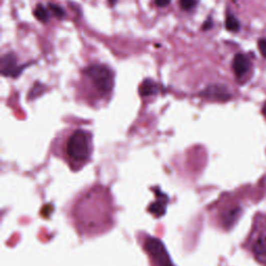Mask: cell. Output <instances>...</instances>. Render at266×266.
I'll list each match as a JSON object with an SVG mask.
<instances>
[{
    "label": "cell",
    "mask_w": 266,
    "mask_h": 266,
    "mask_svg": "<svg viewBox=\"0 0 266 266\" xmlns=\"http://www.w3.org/2000/svg\"><path fill=\"white\" fill-rule=\"evenodd\" d=\"M250 64L248 59L243 54H236L232 63V69L233 72L236 76L241 77L245 75L249 70Z\"/></svg>",
    "instance_id": "8"
},
{
    "label": "cell",
    "mask_w": 266,
    "mask_h": 266,
    "mask_svg": "<svg viewBox=\"0 0 266 266\" xmlns=\"http://www.w3.org/2000/svg\"><path fill=\"white\" fill-rule=\"evenodd\" d=\"M78 230L87 235L101 233L113 223V206L107 192L93 190L82 195L73 208Z\"/></svg>",
    "instance_id": "1"
},
{
    "label": "cell",
    "mask_w": 266,
    "mask_h": 266,
    "mask_svg": "<svg viewBox=\"0 0 266 266\" xmlns=\"http://www.w3.org/2000/svg\"><path fill=\"white\" fill-rule=\"evenodd\" d=\"M144 248L151 258L153 266H174L163 244L156 238L147 237L144 240Z\"/></svg>",
    "instance_id": "5"
},
{
    "label": "cell",
    "mask_w": 266,
    "mask_h": 266,
    "mask_svg": "<svg viewBox=\"0 0 266 266\" xmlns=\"http://www.w3.org/2000/svg\"><path fill=\"white\" fill-rule=\"evenodd\" d=\"M157 92V86L156 83L150 80V79H147L145 80L143 83L141 88H139V94H141L142 96L144 97H147V96H151L153 94H155Z\"/></svg>",
    "instance_id": "9"
},
{
    "label": "cell",
    "mask_w": 266,
    "mask_h": 266,
    "mask_svg": "<svg viewBox=\"0 0 266 266\" xmlns=\"http://www.w3.org/2000/svg\"><path fill=\"white\" fill-rule=\"evenodd\" d=\"M226 29L229 31V32H238L240 29V24H239V21L237 20V18L233 15H229L227 16L226 18Z\"/></svg>",
    "instance_id": "11"
},
{
    "label": "cell",
    "mask_w": 266,
    "mask_h": 266,
    "mask_svg": "<svg viewBox=\"0 0 266 266\" xmlns=\"http://www.w3.org/2000/svg\"><path fill=\"white\" fill-rule=\"evenodd\" d=\"M170 3H171V0H155L156 6L159 8H164L167 5H170Z\"/></svg>",
    "instance_id": "15"
},
{
    "label": "cell",
    "mask_w": 266,
    "mask_h": 266,
    "mask_svg": "<svg viewBox=\"0 0 266 266\" xmlns=\"http://www.w3.org/2000/svg\"><path fill=\"white\" fill-rule=\"evenodd\" d=\"M68 156L76 162H85L90 156L89 135L83 130L75 131L67 144Z\"/></svg>",
    "instance_id": "3"
},
{
    "label": "cell",
    "mask_w": 266,
    "mask_h": 266,
    "mask_svg": "<svg viewBox=\"0 0 266 266\" xmlns=\"http://www.w3.org/2000/svg\"><path fill=\"white\" fill-rule=\"evenodd\" d=\"M108 2H109V4H110L111 6H115V4L118 2V0H108Z\"/></svg>",
    "instance_id": "16"
},
{
    "label": "cell",
    "mask_w": 266,
    "mask_h": 266,
    "mask_svg": "<svg viewBox=\"0 0 266 266\" xmlns=\"http://www.w3.org/2000/svg\"><path fill=\"white\" fill-rule=\"evenodd\" d=\"M258 49L264 58H266V39H261L258 41Z\"/></svg>",
    "instance_id": "14"
},
{
    "label": "cell",
    "mask_w": 266,
    "mask_h": 266,
    "mask_svg": "<svg viewBox=\"0 0 266 266\" xmlns=\"http://www.w3.org/2000/svg\"><path fill=\"white\" fill-rule=\"evenodd\" d=\"M246 247L258 263L266 266V213L256 214Z\"/></svg>",
    "instance_id": "2"
},
{
    "label": "cell",
    "mask_w": 266,
    "mask_h": 266,
    "mask_svg": "<svg viewBox=\"0 0 266 266\" xmlns=\"http://www.w3.org/2000/svg\"><path fill=\"white\" fill-rule=\"evenodd\" d=\"M198 0H180V7L182 10L189 11L197 5Z\"/></svg>",
    "instance_id": "13"
},
{
    "label": "cell",
    "mask_w": 266,
    "mask_h": 266,
    "mask_svg": "<svg viewBox=\"0 0 266 266\" xmlns=\"http://www.w3.org/2000/svg\"><path fill=\"white\" fill-rule=\"evenodd\" d=\"M202 95L203 97L217 101H227L231 98V94L227 91L225 87L221 86L208 87L204 92H202Z\"/></svg>",
    "instance_id": "7"
},
{
    "label": "cell",
    "mask_w": 266,
    "mask_h": 266,
    "mask_svg": "<svg viewBox=\"0 0 266 266\" xmlns=\"http://www.w3.org/2000/svg\"><path fill=\"white\" fill-rule=\"evenodd\" d=\"M263 111H264V114L266 115V103H265V105H264V107H263Z\"/></svg>",
    "instance_id": "17"
},
{
    "label": "cell",
    "mask_w": 266,
    "mask_h": 266,
    "mask_svg": "<svg viewBox=\"0 0 266 266\" xmlns=\"http://www.w3.org/2000/svg\"><path fill=\"white\" fill-rule=\"evenodd\" d=\"M22 68L17 65V59L15 55L7 54L2 59V73L5 76L16 77L20 74Z\"/></svg>",
    "instance_id": "6"
},
{
    "label": "cell",
    "mask_w": 266,
    "mask_h": 266,
    "mask_svg": "<svg viewBox=\"0 0 266 266\" xmlns=\"http://www.w3.org/2000/svg\"><path fill=\"white\" fill-rule=\"evenodd\" d=\"M35 16L36 18L41 21V22H47L48 18H49V13L47 11V9L45 7H43L42 5L37 6V8L35 9Z\"/></svg>",
    "instance_id": "10"
},
{
    "label": "cell",
    "mask_w": 266,
    "mask_h": 266,
    "mask_svg": "<svg viewBox=\"0 0 266 266\" xmlns=\"http://www.w3.org/2000/svg\"><path fill=\"white\" fill-rule=\"evenodd\" d=\"M85 74L93 81L97 90L101 93H107L113 88L114 77L110 70L102 65H93L85 70Z\"/></svg>",
    "instance_id": "4"
},
{
    "label": "cell",
    "mask_w": 266,
    "mask_h": 266,
    "mask_svg": "<svg viewBox=\"0 0 266 266\" xmlns=\"http://www.w3.org/2000/svg\"><path fill=\"white\" fill-rule=\"evenodd\" d=\"M48 9H49V11H50V13L52 14V15L55 16V17L62 18V17L65 16V12L60 6H57V5H54V4H49Z\"/></svg>",
    "instance_id": "12"
}]
</instances>
